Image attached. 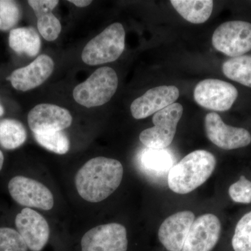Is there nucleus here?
Returning a JSON list of instances; mask_svg holds the SVG:
<instances>
[{
	"mask_svg": "<svg viewBox=\"0 0 251 251\" xmlns=\"http://www.w3.org/2000/svg\"><path fill=\"white\" fill-rule=\"evenodd\" d=\"M124 168L120 161L105 157H96L85 163L76 173L75 187L87 202H101L121 184Z\"/></svg>",
	"mask_w": 251,
	"mask_h": 251,
	"instance_id": "nucleus-1",
	"label": "nucleus"
},
{
	"mask_svg": "<svg viewBox=\"0 0 251 251\" xmlns=\"http://www.w3.org/2000/svg\"><path fill=\"white\" fill-rule=\"evenodd\" d=\"M216 166V159L213 153L206 150H196L172 167L168 173V186L173 192L188 194L206 182Z\"/></svg>",
	"mask_w": 251,
	"mask_h": 251,
	"instance_id": "nucleus-2",
	"label": "nucleus"
},
{
	"mask_svg": "<svg viewBox=\"0 0 251 251\" xmlns=\"http://www.w3.org/2000/svg\"><path fill=\"white\" fill-rule=\"evenodd\" d=\"M117 87L118 77L115 71L108 67H100L75 87L73 97L86 108L100 106L110 101Z\"/></svg>",
	"mask_w": 251,
	"mask_h": 251,
	"instance_id": "nucleus-3",
	"label": "nucleus"
},
{
	"mask_svg": "<svg viewBox=\"0 0 251 251\" xmlns=\"http://www.w3.org/2000/svg\"><path fill=\"white\" fill-rule=\"evenodd\" d=\"M125 36L121 23L110 25L87 43L82 50V61L90 66L115 62L123 53Z\"/></svg>",
	"mask_w": 251,
	"mask_h": 251,
	"instance_id": "nucleus-4",
	"label": "nucleus"
},
{
	"mask_svg": "<svg viewBox=\"0 0 251 251\" xmlns=\"http://www.w3.org/2000/svg\"><path fill=\"white\" fill-rule=\"evenodd\" d=\"M182 105L175 103L153 115V126L141 132L140 142L147 148L161 150L168 148L174 140L176 128L182 117Z\"/></svg>",
	"mask_w": 251,
	"mask_h": 251,
	"instance_id": "nucleus-5",
	"label": "nucleus"
},
{
	"mask_svg": "<svg viewBox=\"0 0 251 251\" xmlns=\"http://www.w3.org/2000/svg\"><path fill=\"white\" fill-rule=\"evenodd\" d=\"M214 49L228 57L244 55L251 50V23L227 21L221 24L212 36Z\"/></svg>",
	"mask_w": 251,
	"mask_h": 251,
	"instance_id": "nucleus-6",
	"label": "nucleus"
},
{
	"mask_svg": "<svg viewBox=\"0 0 251 251\" xmlns=\"http://www.w3.org/2000/svg\"><path fill=\"white\" fill-rule=\"evenodd\" d=\"M238 94L237 88L229 82L206 79L198 82L195 87L194 99L202 108L224 112L232 108Z\"/></svg>",
	"mask_w": 251,
	"mask_h": 251,
	"instance_id": "nucleus-7",
	"label": "nucleus"
},
{
	"mask_svg": "<svg viewBox=\"0 0 251 251\" xmlns=\"http://www.w3.org/2000/svg\"><path fill=\"white\" fill-rule=\"evenodd\" d=\"M9 191L13 199L21 205L45 211L53 207V195L45 185L36 180L23 176H14L10 180Z\"/></svg>",
	"mask_w": 251,
	"mask_h": 251,
	"instance_id": "nucleus-8",
	"label": "nucleus"
},
{
	"mask_svg": "<svg viewBox=\"0 0 251 251\" xmlns=\"http://www.w3.org/2000/svg\"><path fill=\"white\" fill-rule=\"evenodd\" d=\"M82 251H127L128 239L123 225H100L90 229L81 240Z\"/></svg>",
	"mask_w": 251,
	"mask_h": 251,
	"instance_id": "nucleus-9",
	"label": "nucleus"
},
{
	"mask_svg": "<svg viewBox=\"0 0 251 251\" xmlns=\"http://www.w3.org/2000/svg\"><path fill=\"white\" fill-rule=\"evenodd\" d=\"M204 126L208 139L223 150H236L251 143V135L249 130L226 125L216 112H210L206 115Z\"/></svg>",
	"mask_w": 251,
	"mask_h": 251,
	"instance_id": "nucleus-10",
	"label": "nucleus"
},
{
	"mask_svg": "<svg viewBox=\"0 0 251 251\" xmlns=\"http://www.w3.org/2000/svg\"><path fill=\"white\" fill-rule=\"evenodd\" d=\"M18 233L31 251H41L49 242L50 229L42 215L31 208H24L15 221Z\"/></svg>",
	"mask_w": 251,
	"mask_h": 251,
	"instance_id": "nucleus-11",
	"label": "nucleus"
},
{
	"mask_svg": "<svg viewBox=\"0 0 251 251\" xmlns=\"http://www.w3.org/2000/svg\"><path fill=\"white\" fill-rule=\"evenodd\" d=\"M28 125L34 133L62 131L72 125L73 117L67 109L53 104L41 103L28 114Z\"/></svg>",
	"mask_w": 251,
	"mask_h": 251,
	"instance_id": "nucleus-12",
	"label": "nucleus"
},
{
	"mask_svg": "<svg viewBox=\"0 0 251 251\" xmlns=\"http://www.w3.org/2000/svg\"><path fill=\"white\" fill-rule=\"evenodd\" d=\"M220 220L214 214H206L195 219L181 251H211L219 240Z\"/></svg>",
	"mask_w": 251,
	"mask_h": 251,
	"instance_id": "nucleus-13",
	"label": "nucleus"
},
{
	"mask_svg": "<svg viewBox=\"0 0 251 251\" xmlns=\"http://www.w3.org/2000/svg\"><path fill=\"white\" fill-rule=\"evenodd\" d=\"M179 97V91L175 86H159L150 89L130 105L132 116L143 120L175 103Z\"/></svg>",
	"mask_w": 251,
	"mask_h": 251,
	"instance_id": "nucleus-14",
	"label": "nucleus"
},
{
	"mask_svg": "<svg viewBox=\"0 0 251 251\" xmlns=\"http://www.w3.org/2000/svg\"><path fill=\"white\" fill-rule=\"evenodd\" d=\"M53 60L47 54H41L26 67L16 69L6 78L13 87L27 92L42 85L53 72Z\"/></svg>",
	"mask_w": 251,
	"mask_h": 251,
	"instance_id": "nucleus-15",
	"label": "nucleus"
},
{
	"mask_svg": "<svg viewBox=\"0 0 251 251\" xmlns=\"http://www.w3.org/2000/svg\"><path fill=\"white\" fill-rule=\"evenodd\" d=\"M195 221L191 211H181L167 218L158 229V239L168 251H181Z\"/></svg>",
	"mask_w": 251,
	"mask_h": 251,
	"instance_id": "nucleus-16",
	"label": "nucleus"
},
{
	"mask_svg": "<svg viewBox=\"0 0 251 251\" xmlns=\"http://www.w3.org/2000/svg\"><path fill=\"white\" fill-rule=\"evenodd\" d=\"M37 18V27L41 35L48 41H53L58 38L62 25L58 18L52 14V10L57 6V0H29Z\"/></svg>",
	"mask_w": 251,
	"mask_h": 251,
	"instance_id": "nucleus-17",
	"label": "nucleus"
},
{
	"mask_svg": "<svg viewBox=\"0 0 251 251\" xmlns=\"http://www.w3.org/2000/svg\"><path fill=\"white\" fill-rule=\"evenodd\" d=\"M9 44L10 48L18 54L33 57L40 51L41 41L34 28L23 27L10 31Z\"/></svg>",
	"mask_w": 251,
	"mask_h": 251,
	"instance_id": "nucleus-18",
	"label": "nucleus"
},
{
	"mask_svg": "<svg viewBox=\"0 0 251 251\" xmlns=\"http://www.w3.org/2000/svg\"><path fill=\"white\" fill-rule=\"evenodd\" d=\"M171 3L181 17L193 24L205 23L214 6L211 0H171Z\"/></svg>",
	"mask_w": 251,
	"mask_h": 251,
	"instance_id": "nucleus-19",
	"label": "nucleus"
},
{
	"mask_svg": "<svg viewBox=\"0 0 251 251\" xmlns=\"http://www.w3.org/2000/svg\"><path fill=\"white\" fill-rule=\"evenodd\" d=\"M27 140V130L21 122L13 119L0 120V145L8 150L20 148Z\"/></svg>",
	"mask_w": 251,
	"mask_h": 251,
	"instance_id": "nucleus-20",
	"label": "nucleus"
},
{
	"mask_svg": "<svg viewBox=\"0 0 251 251\" xmlns=\"http://www.w3.org/2000/svg\"><path fill=\"white\" fill-rule=\"evenodd\" d=\"M222 70L227 78L251 88V55L229 59L223 64Z\"/></svg>",
	"mask_w": 251,
	"mask_h": 251,
	"instance_id": "nucleus-21",
	"label": "nucleus"
},
{
	"mask_svg": "<svg viewBox=\"0 0 251 251\" xmlns=\"http://www.w3.org/2000/svg\"><path fill=\"white\" fill-rule=\"evenodd\" d=\"M39 145L57 154H66L70 149V140L64 132L51 131L34 133Z\"/></svg>",
	"mask_w": 251,
	"mask_h": 251,
	"instance_id": "nucleus-22",
	"label": "nucleus"
},
{
	"mask_svg": "<svg viewBox=\"0 0 251 251\" xmlns=\"http://www.w3.org/2000/svg\"><path fill=\"white\" fill-rule=\"evenodd\" d=\"M232 245L234 251H251V211L237 223Z\"/></svg>",
	"mask_w": 251,
	"mask_h": 251,
	"instance_id": "nucleus-23",
	"label": "nucleus"
},
{
	"mask_svg": "<svg viewBox=\"0 0 251 251\" xmlns=\"http://www.w3.org/2000/svg\"><path fill=\"white\" fill-rule=\"evenodd\" d=\"M21 17L22 11L16 1L0 0V30H12Z\"/></svg>",
	"mask_w": 251,
	"mask_h": 251,
	"instance_id": "nucleus-24",
	"label": "nucleus"
},
{
	"mask_svg": "<svg viewBox=\"0 0 251 251\" xmlns=\"http://www.w3.org/2000/svg\"><path fill=\"white\" fill-rule=\"evenodd\" d=\"M27 249L18 231L0 227V251H27Z\"/></svg>",
	"mask_w": 251,
	"mask_h": 251,
	"instance_id": "nucleus-25",
	"label": "nucleus"
},
{
	"mask_svg": "<svg viewBox=\"0 0 251 251\" xmlns=\"http://www.w3.org/2000/svg\"><path fill=\"white\" fill-rule=\"evenodd\" d=\"M229 196L234 202L249 204L251 202V181L244 176L229 188Z\"/></svg>",
	"mask_w": 251,
	"mask_h": 251,
	"instance_id": "nucleus-26",
	"label": "nucleus"
},
{
	"mask_svg": "<svg viewBox=\"0 0 251 251\" xmlns=\"http://www.w3.org/2000/svg\"><path fill=\"white\" fill-rule=\"evenodd\" d=\"M168 161L167 154L155 151L150 153L145 158V163L153 169H161L163 167H166Z\"/></svg>",
	"mask_w": 251,
	"mask_h": 251,
	"instance_id": "nucleus-27",
	"label": "nucleus"
},
{
	"mask_svg": "<svg viewBox=\"0 0 251 251\" xmlns=\"http://www.w3.org/2000/svg\"><path fill=\"white\" fill-rule=\"evenodd\" d=\"M69 2L72 3L77 7H86L89 6L92 2V1H89V0H69Z\"/></svg>",
	"mask_w": 251,
	"mask_h": 251,
	"instance_id": "nucleus-28",
	"label": "nucleus"
},
{
	"mask_svg": "<svg viewBox=\"0 0 251 251\" xmlns=\"http://www.w3.org/2000/svg\"><path fill=\"white\" fill-rule=\"evenodd\" d=\"M4 157L2 151L0 150V171L2 169L3 165H4Z\"/></svg>",
	"mask_w": 251,
	"mask_h": 251,
	"instance_id": "nucleus-29",
	"label": "nucleus"
},
{
	"mask_svg": "<svg viewBox=\"0 0 251 251\" xmlns=\"http://www.w3.org/2000/svg\"><path fill=\"white\" fill-rule=\"evenodd\" d=\"M4 114V108L3 105H1V102H0V117L2 116Z\"/></svg>",
	"mask_w": 251,
	"mask_h": 251,
	"instance_id": "nucleus-30",
	"label": "nucleus"
}]
</instances>
